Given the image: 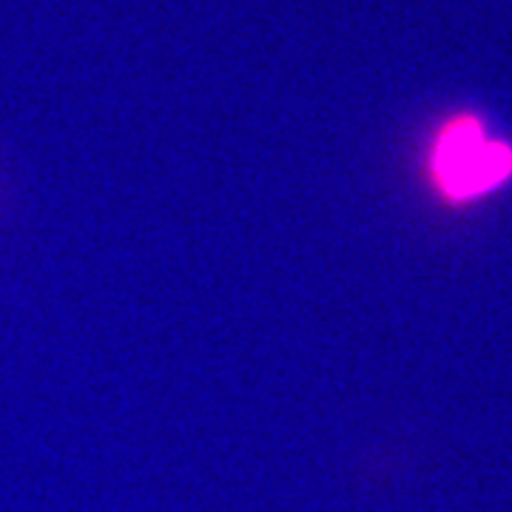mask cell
Returning a JSON list of instances; mask_svg holds the SVG:
<instances>
[{
    "mask_svg": "<svg viewBox=\"0 0 512 512\" xmlns=\"http://www.w3.org/2000/svg\"><path fill=\"white\" fill-rule=\"evenodd\" d=\"M427 177L444 200L487 197L512 180V143L493 134L476 111H453L430 137Z\"/></svg>",
    "mask_w": 512,
    "mask_h": 512,
    "instance_id": "1",
    "label": "cell"
}]
</instances>
